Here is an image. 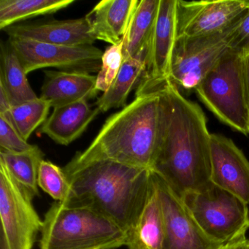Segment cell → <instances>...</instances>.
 <instances>
[{
    "instance_id": "obj_1",
    "label": "cell",
    "mask_w": 249,
    "mask_h": 249,
    "mask_svg": "<svg viewBox=\"0 0 249 249\" xmlns=\"http://www.w3.org/2000/svg\"><path fill=\"white\" fill-rule=\"evenodd\" d=\"M160 93V138L151 171L180 196L202 190L211 183V134L205 113L169 80Z\"/></svg>"
},
{
    "instance_id": "obj_2",
    "label": "cell",
    "mask_w": 249,
    "mask_h": 249,
    "mask_svg": "<svg viewBox=\"0 0 249 249\" xmlns=\"http://www.w3.org/2000/svg\"><path fill=\"white\" fill-rule=\"evenodd\" d=\"M62 169L70 185L62 205L93 210L126 232L132 228L151 189V170L109 160L73 159Z\"/></svg>"
},
{
    "instance_id": "obj_3",
    "label": "cell",
    "mask_w": 249,
    "mask_h": 249,
    "mask_svg": "<svg viewBox=\"0 0 249 249\" xmlns=\"http://www.w3.org/2000/svg\"><path fill=\"white\" fill-rule=\"evenodd\" d=\"M160 87L138 88L135 100L111 115L88 148L72 159L109 160L151 170L160 138Z\"/></svg>"
},
{
    "instance_id": "obj_4",
    "label": "cell",
    "mask_w": 249,
    "mask_h": 249,
    "mask_svg": "<svg viewBox=\"0 0 249 249\" xmlns=\"http://www.w3.org/2000/svg\"><path fill=\"white\" fill-rule=\"evenodd\" d=\"M40 249H117L126 245V232L93 210L52 204L45 214Z\"/></svg>"
},
{
    "instance_id": "obj_5",
    "label": "cell",
    "mask_w": 249,
    "mask_h": 249,
    "mask_svg": "<svg viewBox=\"0 0 249 249\" xmlns=\"http://www.w3.org/2000/svg\"><path fill=\"white\" fill-rule=\"evenodd\" d=\"M243 59L229 51L195 91L221 122L246 135L249 134V111L243 85Z\"/></svg>"
},
{
    "instance_id": "obj_6",
    "label": "cell",
    "mask_w": 249,
    "mask_h": 249,
    "mask_svg": "<svg viewBox=\"0 0 249 249\" xmlns=\"http://www.w3.org/2000/svg\"><path fill=\"white\" fill-rule=\"evenodd\" d=\"M180 197L198 225L211 238L224 245L246 238L249 205L240 198L212 183Z\"/></svg>"
},
{
    "instance_id": "obj_7",
    "label": "cell",
    "mask_w": 249,
    "mask_h": 249,
    "mask_svg": "<svg viewBox=\"0 0 249 249\" xmlns=\"http://www.w3.org/2000/svg\"><path fill=\"white\" fill-rule=\"evenodd\" d=\"M34 197L0 161V249H33L43 226Z\"/></svg>"
},
{
    "instance_id": "obj_8",
    "label": "cell",
    "mask_w": 249,
    "mask_h": 249,
    "mask_svg": "<svg viewBox=\"0 0 249 249\" xmlns=\"http://www.w3.org/2000/svg\"><path fill=\"white\" fill-rule=\"evenodd\" d=\"M234 23L225 31L217 34L178 37L168 80L179 91H195L207 74L230 51Z\"/></svg>"
},
{
    "instance_id": "obj_9",
    "label": "cell",
    "mask_w": 249,
    "mask_h": 249,
    "mask_svg": "<svg viewBox=\"0 0 249 249\" xmlns=\"http://www.w3.org/2000/svg\"><path fill=\"white\" fill-rule=\"evenodd\" d=\"M26 74L46 68L65 72H99L103 52L94 46H64L8 38Z\"/></svg>"
},
{
    "instance_id": "obj_10",
    "label": "cell",
    "mask_w": 249,
    "mask_h": 249,
    "mask_svg": "<svg viewBox=\"0 0 249 249\" xmlns=\"http://www.w3.org/2000/svg\"><path fill=\"white\" fill-rule=\"evenodd\" d=\"M153 172V171H152ZM164 213L162 249H221L225 245L210 237L198 225L182 198L153 172Z\"/></svg>"
},
{
    "instance_id": "obj_11",
    "label": "cell",
    "mask_w": 249,
    "mask_h": 249,
    "mask_svg": "<svg viewBox=\"0 0 249 249\" xmlns=\"http://www.w3.org/2000/svg\"><path fill=\"white\" fill-rule=\"evenodd\" d=\"M249 8V1L243 0H178V37H203L222 33Z\"/></svg>"
},
{
    "instance_id": "obj_12",
    "label": "cell",
    "mask_w": 249,
    "mask_h": 249,
    "mask_svg": "<svg viewBox=\"0 0 249 249\" xmlns=\"http://www.w3.org/2000/svg\"><path fill=\"white\" fill-rule=\"evenodd\" d=\"M177 10L178 0H160L145 56L144 85L154 87L168 80L178 37Z\"/></svg>"
},
{
    "instance_id": "obj_13",
    "label": "cell",
    "mask_w": 249,
    "mask_h": 249,
    "mask_svg": "<svg viewBox=\"0 0 249 249\" xmlns=\"http://www.w3.org/2000/svg\"><path fill=\"white\" fill-rule=\"evenodd\" d=\"M211 182L249 205V161L230 138L211 135Z\"/></svg>"
},
{
    "instance_id": "obj_14",
    "label": "cell",
    "mask_w": 249,
    "mask_h": 249,
    "mask_svg": "<svg viewBox=\"0 0 249 249\" xmlns=\"http://www.w3.org/2000/svg\"><path fill=\"white\" fill-rule=\"evenodd\" d=\"M8 38L64 46H94L96 39L87 17L16 24L2 30Z\"/></svg>"
},
{
    "instance_id": "obj_15",
    "label": "cell",
    "mask_w": 249,
    "mask_h": 249,
    "mask_svg": "<svg viewBox=\"0 0 249 249\" xmlns=\"http://www.w3.org/2000/svg\"><path fill=\"white\" fill-rule=\"evenodd\" d=\"M99 113L100 110L91 108L87 100L54 107L37 132L59 145H68L82 135Z\"/></svg>"
},
{
    "instance_id": "obj_16",
    "label": "cell",
    "mask_w": 249,
    "mask_h": 249,
    "mask_svg": "<svg viewBox=\"0 0 249 249\" xmlns=\"http://www.w3.org/2000/svg\"><path fill=\"white\" fill-rule=\"evenodd\" d=\"M138 0H103L86 16L96 40L116 45L129 28Z\"/></svg>"
},
{
    "instance_id": "obj_17",
    "label": "cell",
    "mask_w": 249,
    "mask_h": 249,
    "mask_svg": "<svg viewBox=\"0 0 249 249\" xmlns=\"http://www.w3.org/2000/svg\"><path fill=\"white\" fill-rule=\"evenodd\" d=\"M40 98L49 101L53 108L83 100L94 98L97 75L65 71H44Z\"/></svg>"
},
{
    "instance_id": "obj_18",
    "label": "cell",
    "mask_w": 249,
    "mask_h": 249,
    "mask_svg": "<svg viewBox=\"0 0 249 249\" xmlns=\"http://www.w3.org/2000/svg\"><path fill=\"white\" fill-rule=\"evenodd\" d=\"M165 234L164 213L152 172V183L145 205L126 232L128 249H162Z\"/></svg>"
},
{
    "instance_id": "obj_19",
    "label": "cell",
    "mask_w": 249,
    "mask_h": 249,
    "mask_svg": "<svg viewBox=\"0 0 249 249\" xmlns=\"http://www.w3.org/2000/svg\"><path fill=\"white\" fill-rule=\"evenodd\" d=\"M160 0H141L123 38L124 60L146 56Z\"/></svg>"
},
{
    "instance_id": "obj_20",
    "label": "cell",
    "mask_w": 249,
    "mask_h": 249,
    "mask_svg": "<svg viewBox=\"0 0 249 249\" xmlns=\"http://www.w3.org/2000/svg\"><path fill=\"white\" fill-rule=\"evenodd\" d=\"M0 84L5 88L12 107L37 98L19 58L8 40L1 43Z\"/></svg>"
},
{
    "instance_id": "obj_21",
    "label": "cell",
    "mask_w": 249,
    "mask_h": 249,
    "mask_svg": "<svg viewBox=\"0 0 249 249\" xmlns=\"http://www.w3.org/2000/svg\"><path fill=\"white\" fill-rule=\"evenodd\" d=\"M145 75V59L131 58L124 60L116 79L109 89L97 100V108L105 113L110 109L124 107L131 91L140 85Z\"/></svg>"
},
{
    "instance_id": "obj_22",
    "label": "cell",
    "mask_w": 249,
    "mask_h": 249,
    "mask_svg": "<svg viewBox=\"0 0 249 249\" xmlns=\"http://www.w3.org/2000/svg\"><path fill=\"white\" fill-rule=\"evenodd\" d=\"M75 0H1L0 30L38 16L55 14Z\"/></svg>"
},
{
    "instance_id": "obj_23",
    "label": "cell",
    "mask_w": 249,
    "mask_h": 249,
    "mask_svg": "<svg viewBox=\"0 0 249 249\" xmlns=\"http://www.w3.org/2000/svg\"><path fill=\"white\" fill-rule=\"evenodd\" d=\"M44 154L37 145L24 153L0 151V161L6 166L13 177L34 196H40L38 190L39 167Z\"/></svg>"
},
{
    "instance_id": "obj_24",
    "label": "cell",
    "mask_w": 249,
    "mask_h": 249,
    "mask_svg": "<svg viewBox=\"0 0 249 249\" xmlns=\"http://www.w3.org/2000/svg\"><path fill=\"white\" fill-rule=\"evenodd\" d=\"M51 107L49 101L37 97L13 106L8 114L5 116L12 122L23 138L28 141L33 132L46 122Z\"/></svg>"
},
{
    "instance_id": "obj_25",
    "label": "cell",
    "mask_w": 249,
    "mask_h": 249,
    "mask_svg": "<svg viewBox=\"0 0 249 249\" xmlns=\"http://www.w3.org/2000/svg\"><path fill=\"white\" fill-rule=\"evenodd\" d=\"M37 183L39 187L56 202L64 203L69 195L70 185L63 169L43 160L39 167Z\"/></svg>"
},
{
    "instance_id": "obj_26",
    "label": "cell",
    "mask_w": 249,
    "mask_h": 249,
    "mask_svg": "<svg viewBox=\"0 0 249 249\" xmlns=\"http://www.w3.org/2000/svg\"><path fill=\"white\" fill-rule=\"evenodd\" d=\"M124 62L123 40L116 45H110L102 57V66L97 75L96 89L103 93L107 91L116 79Z\"/></svg>"
},
{
    "instance_id": "obj_27",
    "label": "cell",
    "mask_w": 249,
    "mask_h": 249,
    "mask_svg": "<svg viewBox=\"0 0 249 249\" xmlns=\"http://www.w3.org/2000/svg\"><path fill=\"white\" fill-rule=\"evenodd\" d=\"M36 146L23 138L6 116L0 114V151L18 154L31 151Z\"/></svg>"
},
{
    "instance_id": "obj_28",
    "label": "cell",
    "mask_w": 249,
    "mask_h": 249,
    "mask_svg": "<svg viewBox=\"0 0 249 249\" xmlns=\"http://www.w3.org/2000/svg\"><path fill=\"white\" fill-rule=\"evenodd\" d=\"M230 50L243 58L249 56V8L233 24Z\"/></svg>"
},
{
    "instance_id": "obj_29",
    "label": "cell",
    "mask_w": 249,
    "mask_h": 249,
    "mask_svg": "<svg viewBox=\"0 0 249 249\" xmlns=\"http://www.w3.org/2000/svg\"><path fill=\"white\" fill-rule=\"evenodd\" d=\"M243 78L246 103L249 111V56L243 59Z\"/></svg>"
},
{
    "instance_id": "obj_30",
    "label": "cell",
    "mask_w": 249,
    "mask_h": 249,
    "mask_svg": "<svg viewBox=\"0 0 249 249\" xmlns=\"http://www.w3.org/2000/svg\"><path fill=\"white\" fill-rule=\"evenodd\" d=\"M11 102L3 86L0 84V114L7 115L11 110Z\"/></svg>"
},
{
    "instance_id": "obj_31",
    "label": "cell",
    "mask_w": 249,
    "mask_h": 249,
    "mask_svg": "<svg viewBox=\"0 0 249 249\" xmlns=\"http://www.w3.org/2000/svg\"><path fill=\"white\" fill-rule=\"evenodd\" d=\"M221 249H249V238L243 239L234 243H228Z\"/></svg>"
}]
</instances>
